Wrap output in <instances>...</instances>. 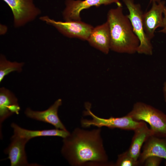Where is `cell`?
Listing matches in <instances>:
<instances>
[{
  "label": "cell",
  "instance_id": "6da1fadb",
  "mask_svg": "<svg viewBox=\"0 0 166 166\" xmlns=\"http://www.w3.org/2000/svg\"><path fill=\"white\" fill-rule=\"evenodd\" d=\"M101 132V128H76L63 138L62 155L73 166L113 165L108 161Z\"/></svg>",
  "mask_w": 166,
  "mask_h": 166
},
{
  "label": "cell",
  "instance_id": "7a4b0ae2",
  "mask_svg": "<svg viewBox=\"0 0 166 166\" xmlns=\"http://www.w3.org/2000/svg\"><path fill=\"white\" fill-rule=\"evenodd\" d=\"M107 22L110 33V49L120 53L137 52L140 41L127 15L123 13L121 4L109 11Z\"/></svg>",
  "mask_w": 166,
  "mask_h": 166
},
{
  "label": "cell",
  "instance_id": "3957f363",
  "mask_svg": "<svg viewBox=\"0 0 166 166\" xmlns=\"http://www.w3.org/2000/svg\"><path fill=\"white\" fill-rule=\"evenodd\" d=\"M127 115L136 121L148 123L154 136L166 138V114L160 110L145 103L138 102Z\"/></svg>",
  "mask_w": 166,
  "mask_h": 166
},
{
  "label": "cell",
  "instance_id": "277c9868",
  "mask_svg": "<svg viewBox=\"0 0 166 166\" xmlns=\"http://www.w3.org/2000/svg\"><path fill=\"white\" fill-rule=\"evenodd\" d=\"M85 108L86 110L84 112V115L90 116L92 119H82L81 120V126L84 128L93 126L99 128L106 127L110 128H118L134 131L142 122V121H136L127 115L121 117H111L108 118L99 117L91 111V104L88 102L85 103Z\"/></svg>",
  "mask_w": 166,
  "mask_h": 166
},
{
  "label": "cell",
  "instance_id": "5b68a950",
  "mask_svg": "<svg viewBox=\"0 0 166 166\" xmlns=\"http://www.w3.org/2000/svg\"><path fill=\"white\" fill-rule=\"evenodd\" d=\"M123 1L129 11L127 16L140 41L137 52L152 55L153 48L151 40L147 36L144 29L142 19L143 13L140 5L135 3L133 0H123Z\"/></svg>",
  "mask_w": 166,
  "mask_h": 166
},
{
  "label": "cell",
  "instance_id": "8992f818",
  "mask_svg": "<svg viewBox=\"0 0 166 166\" xmlns=\"http://www.w3.org/2000/svg\"><path fill=\"white\" fill-rule=\"evenodd\" d=\"M40 19L55 27L61 34L68 37L76 38L87 41L93 28L91 25L81 20L56 21L48 16H43Z\"/></svg>",
  "mask_w": 166,
  "mask_h": 166
},
{
  "label": "cell",
  "instance_id": "52a82bcc",
  "mask_svg": "<svg viewBox=\"0 0 166 166\" xmlns=\"http://www.w3.org/2000/svg\"><path fill=\"white\" fill-rule=\"evenodd\" d=\"M10 7L16 27H21L35 19L41 13L33 0H2Z\"/></svg>",
  "mask_w": 166,
  "mask_h": 166
},
{
  "label": "cell",
  "instance_id": "ba28073f",
  "mask_svg": "<svg viewBox=\"0 0 166 166\" xmlns=\"http://www.w3.org/2000/svg\"><path fill=\"white\" fill-rule=\"evenodd\" d=\"M115 3L121 4L120 0H66L65 7L62 13L65 21L81 20V12L83 10L95 6L98 7Z\"/></svg>",
  "mask_w": 166,
  "mask_h": 166
},
{
  "label": "cell",
  "instance_id": "9c48e42d",
  "mask_svg": "<svg viewBox=\"0 0 166 166\" xmlns=\"http://www.w3.org/2000/svg\"><path fill=\"white\" fill-rule=\"evenodd\" d=\"M10 140L4 152L8 155L7 159L10 160L11 166H39L36 164H29L27 161L25 147L29 139L14 134Z\"/></svg>",
  "mask_w": 166,
  "mask_h": 166
},
{
  "label": "cell",
  "instance_id": "30bf717a",
  "mask_svg": "<svg viewBox=\"0 0 166 166\" xmlns=\"http://www.w3.org/2000/svg\"><path fill=\"white\" fill-rule=\"evenodd\" d=\"M152 2L151 8L143 13L142 17L145 33L151 40L154 37L156 30L159 27H163V12L166 6L164 1H161L158 3L152 1Z\"/></svg>",
  "mask_w": 166,
  "mask_h": 166
},
{
  "label": "cell",
  "instance_id": "8fae6325",
  "mask_svg": "<svg viewBox=\"0 0 166 166\" xmlns=\"http://www.w3.org/2000/svg\"><path fill=\"white\" fill-rule=\"evenodd\" d=\"M61 104L62 100L59 99L45 110L35 111L28 108L25 110V113L30 118L49 123L54 126L56 128L67 130L58 114L59 107Z\"/></svg>",
  "mask_w": 166,
  "mask_h": 166
},
{
  "label": "cell",
  "instance_id": "7c38bea8",
  "mask_svg": "<svg viewBox=\"0 0 166 166\" xmlns=\"http://www.w3.org/2000/svg\"><path fill=\"white\" fill-rule=\"evenodd\" d=\"M138 161L139 164H143L148 157L155 156L166 160V138H161L152 135L143 145Z\"/></svg>",
  "mask_w": 166,
  "mask_h": 166
},
{
  "label": "cell",
  "instance_id": "4fadbf2b",
  "mask_svg": "<svg viewBox=\"0 0 166 166\" xmlns=\"http://www.w3.org/2000/svg\"><path fill=\"white\" fill-rule=\"evenodd\" d=\"M89 44L104 53L107 54L110 49V36L108 22L93 29L87 41Z\"/></svg>",
  "mask_w": 166,
  "mask_h": 166
},
{
  "label": "cell",
  "instance_id": "5bb4252c",
  "mask_svg": "<svg viewBox=\"0 0 166 166\" xmlns=\"http://www.w3.org/2000/svg\"><path fill=\"white\" fill-rule=\"evenodd\" d=\"M20 109L18 99L14 94L4 87L1 88L0 89V135L3 122L14 113L18 114Z\"/></svg>",
  "mask_w": 166,
  "mask_h": 166
},
{
  "label": "cell",
  "instance_id": "9a60e30c",
  "mask_svg": "<svg viewBox=\"0 0 166 166\" xmlns=\"http://www.w3.org/2000/svg\"><path fill=\"white\" fill-rule=\"evenodd\" d=\"M134 131V134L131 144L128 150L132 157L136 160L138 161L143 145L147 139L153 134L146 122L143 121Z\"/></svg>",
  "mask_w": 166,
  "mask_h": 166
},
{
  "label": "cell",
  "instance_id": "2e32d148",
  "mask_svg": "<svg viewBox=\"0 0 166 166\" xmlns=\"http://www.w3.org/2000/svg\"><path fill=\"white\" fill-rule=\"evenodd\" d=\"M11 126L13 129L14 134L30 140L39 136H59L63 138L68 136L70 132L67 130H64L55 128L50 129L32 130L23 128L17 124L13 123Z\"/></svg>",
  "mask_w": 166,
  "mask_h": 166
},
{
  "label": "cell",
  "instance_id": "e0dca14e",
  "mask_svg": "<svg viewBox=\"0 0 166 166\" xmlns=\"http://www.w3.org/2000/svg\"><path fill=\"white\" fill-rule=\"evenodd\" d=\"M24 64L23 62H10L7 60L3 55H1L0 58V82L2 81L5 76L12 72H21Z\"/></svg>",
  "mask_w": 166,
  "mask_h": 166
},
{
  "label": "cell",
  "instance_id": "ac0fdd59",
  "mask_svg": "<svg viewBox=\"0 0 166 166\" xmlns=\"http://www.w3.org/2000/svg\"><path fill=\"white\" fill-rule=\"evenodd\" d=\"M138 165H139L138 161L135 160L127 150L118 156L114 166H136Z\"/></svg>",
  "mask_w": 166,
  "mask_h": 166
},
{
  "label": "cell",
  "instance_id": "d6986e66",
  "mask_svg": "<svg viewBox=\"0 0 166 166\" xmlns=\"http://www.w3.org/2000/svg\"><path fill=\"white\" fill-rule=\"evenodd\" d=\"M163 158L155 156H151L147 157L143 164L145 166H158L161 163Z\"/></svg>",
  "mask_w": 166,
  "mask_h": 166
},
{
  "label": "cell",
  "instance_id": "ffe728a7",
  "mask_svg": "<svg viewBox=\"0 0 166 166\" xmlns=\"http://www.w3.org/2000/svg\"><path fill=\"white\" fill-rule=\"evenodd\" d=\"M162 28L159 32L166 34V6L163 12V25Z\"/></svg>",
  "mask_w": 166,
  "mask_h": 166
},
{
  "label": "cell",
  "instance_id": "44dd1931",
  "mask_svg": "<svg viewBox=\"0 0 166 166\" xmlns=\"http://www.w3.org/2000/svg\"><path fill=\"white\" fill-rule=\"evenodd\" d=\"M163 92L164 101L166 102V81L164 83L163 87Z\"/></svg>",
  "mask_w": 166,
  "mask_h": 166
},
{
  "label": "cell",
  "instance_id": "7402d4cb",
  "mask_svg": "<svg viewBox=\"0 0 166 166\" xmlns=\"http://www.w3.org/2000/svg\"><path fill=\"white\" fill-rule=\"evenodd\" d=\"M152 1H154L157 3H158L161 1V0H150V2H152Z\"/></svg>",
  "mask_w": 166,
  "mask_h": 166
}]
</instances>
